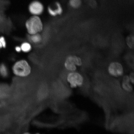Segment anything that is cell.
I'll return each mask as SVG.
<instances>
[{
	"label": "cell",
	"instance_id": "1",
	"mask_svg": "<svg viewBox=\"0 0 134 134\" xmlns=\"http://www.w3.org/2000/svg\"><path fill=\"white\" fill-rule=\"evenodd\" d=\"M50 98L49 83L46 80H41L38 83L35 92V101L38 103H44Z\"/></svg>",
	"mask_w": 134,
	"mask_h": 134
},
{
	"label": "cell",
	"instance_id": "2",
	"mask_svg": "<svg viewBox=\"0 0 134 134\" xmlns=\"http://www.w3.org/2000/svg\"><path fill=\"white\" fill-rule=\"evenodd\" d=\"M12 71L16 76L25 77L30 74L31 69L27 62L22 59L18 60L13 64L12 67Z\"/></svg>",
	"mask_w": 134,
	"mask_h": 134
},
{
	"label": "cell",
	"instance_id": "3",
	"mask_svg": "<svg viewBox=\"0 0 134 134\" xmlns=\"http://www.w3.org/2000/svg\"><path fill=\"white\" fill-rule=\"evenodd\" d=\"M25 26L28 32L31 35L40 32L43 27L41 19L36 15H34L28 19L25 23Z\"/></svg>",
	"mask_w": 134,
	"mask_h": 134
},
{
	"label": "cell",
	"instance_id": "4",
	"mask_svg": "<svg viewBox=\"0 0 134 134\" xmlns=\"http://www.w3.org/2000/svg\"><path fill=\"white\" fill-rule=\"evenodd\" d=\"M51 104L52 109L57 113L66 114L73 109V105L71 103L63 100H53Z\"/></svg>",
	"mask_w": 134,
	"mask_h": 134
},
{
	"label": "cell",
	"instance_id": "5",
	"mask_svg": "<svg viewBox=\"0 0 134 134\" xmlns=\"http://www.w3.org/2000/svg\"><path fill=\"white\" fill-rule=\"evenodd\" d=\"M67 81L70 84L72 88L81 87L84 83V78L80 73L75 71L70 72L67 78Z\"/></svg>",
	"mask_w": 134,
	"mask_h": 134
},
{
	"label": "cell",
	"instance_id": "6",
	"mask_svg": "<svg viewBox=\"0 0 134 134\" xmlns=\"http://www.w3.org/2000/svg\"><path fill=\"white\" fill-rule=\"evenodd\" d=\"M108 71L109 74L115 77L122 76L124 72L123 66L121 64L117 62L110 63L108 67Z\"/></svg>",
	"mask_w": 134,
	"mask_h": 134
},
{
	"label": "cell",
	"instance_id": "7",
	"mask_svg": "<svg viewBox=\"0 0 134 134\" xmlns=\"http://www.w3.org/2000/svg\"><path fill=\"white\" fill-rule=\"evenodd\" d=\"M28 8L31 14L36 16L41 14L44 10L43 3L38 0L32 1L29 5Z\"/></svg>",
	"mask_w": 134,
	"mask_h": 134
},
{
	"label": "cell",
	"instance_id": "8",
	"mask_svg": "<svg viewBox=\"0 0 134 134\" xmlns=\"http://www.w3.org/2000/svg\"><path fill=\"white\" fill-rule=\"evenodd\" d=\"M65 68L68 71L70 72L75 71L76 69L73 56H70L67 58L65 63Z\"/></svg>",
	"mask_w": 134,
	"mask_h": 134
},
{
	"label": "cell",
	"instance_id": "9",
	"mask_svg": "<svg viewBox=\"0 0 134 134\" xmlns=\"http://www.w3.org/2000/svg\"><path fill=\"white\" fill-rule=\"evenodd\" d=\"M9 71L8 67L4 63L0 64V75L3 78H6L9 76Z\"/></svg>",
	"mask_w": 134,
	"mask_h": 134
},
{
	"label": "cell",
	"instance_id": "10",
	"mask_svg": "<svg viewBox=\"0 0 134 134\" xmlns=\"http://www.w3.org/2000/svg\"><path fill=\"white\" fill-rule=\"evenodd\" d=\"M121 85L122 88L125 91L128 93L133 91V87L130 82L122 81Z\"/></svg>",
	"mask_w": 134,
	"mask_h": 134
},
{
	"label": "cell",
	"instance_id": "11",
	"mask_svg": "<svg viewBox=\"0 0 134 134\" xmlns=\"http://www.w3.org/2000/svg\"><path fill=\"white\" fill-rule=\"evenodd\" d=\"M82 4V0H69V5L74 9L79 8L81 5Z\"/></svg>",
	"mask_w": 134,
	"mask_h": 134
},
{
	"label": "cell",
	"instance_id": "12",
	"mask_svg": "<svg viewBox=\"0 0 134 134\" xmlns=\"http://www.w3.org/2000/svg\"><path fill=\"white\" fill-rule=\"evenodd\" d=\"M126 43L129 47L131 49H134V34H131L127 37Z\"/></svg>",
	"mask_w": 134,
	"mask_h": 134
},
{
	"label": "cell",
	"instance_id": "13",
	"mask_svg": "<svg viewBox=\"0 0 134 134\" xmlns=\"http://www.w3.org/2000/svg\"><path fill=\"white\" fill-rule=\"evenodd\" d=\"M21 51L23 52L27 53L31 49V46L29 43L24 42L21 44L20 46Z\"/></svg>",
	"mask_w": 134,
	"mask_h": 134
},
{
	"label": "cell",
	"instance_id": "14",
	"mask_svg": "<svg viewBox=\"0 0 134 134\" xmlns=\"http://www.w3.org/2000/svg\"><path fill=\"white\" fill-rule=\"evenodd\" d=\"M55 5L56 8L55 9H53L56 15L61 14L63 12V9L60 3L58 1L55 2Z\"/></svg>",
	"mask_w": 134,
	"mask_h": 134
},
{
	"label": "cell",
	"instance_id": "15",
	"mask_svg": "<svg viewBox=\"0 0 134 134\" xmlns=\"http://www.w3.org/2000/svg\"><path fill=\"white\" fill-rule=\"evenodd\" d=\"M30 36V41L35 43L39 42L41 40V37L38 33L31 35Z\"/></svg>",
	"mask_w": 134,
	"mask_h": 134
},
{
	"label": "cell",
	"instance_id": "16",
	"mask_svg": "<svg viewBox=\"0 0 134 134\" xmlns=\"http://www.w3.org/2000/svg\"><path fill=\"white\" fill-rule=\"evenodd\" d=\"M7 46V43L5 38L4 36H0V51L2 48H6Z\"/></svg>",
	"mask_w": 134,
	"mask_h": 134
},
{
	"label": "cell",
	"instance_id": "17",
	"mask_svg": "<svg viewBox=\"0 0 134 134\" xmlns=\"http://www.w3.org/2000/svg\"><path fill=\"white\" fill-rule=\"evenodd\" d=\"M74 60L76 66H80L82 65L81 60L80 58L76 56H73Z\"/></svg>",
	"mask_w": 134,
	"mask_h": 134
},
{
	"label": "cell",
	"instance_id": "18",
	"mask_svg": "<svg viewBox=\"0 0 134 134\" xmlns=\"http://www.w3.org/2000/svg\"><path fill=\"white\" fill-rule=\"evenodd\" d=\"M48 11L49 14L51 15V16H55L57 15L56 13H55V12L52 8L51 7L49 6L48 7Z\"/></svg>",
	"mask_w": 134,
	"mask_h": 134
},
{
	"label": "cell",
	"instance_id": "19",
	"mask_svg": "<svg viewBox=\"0 0 134 134\" xmlns=\"http://www.w3.org/2000/svg\"><path fill=\"white\" fill-rule=\"evenodd\" d=\"M130 82L132 84L134 85V73L131 72L129 75Z\"/></svg>",
	"mask_w": 134,
	"mask_h": 134
},
{
	"label": "cell",
	"instance_id": "20",
	"mask_svg": "<svg viewBox=\"0 0 134 134\" xmlns=\"http://www.w3.org/2000/svg\"><path fill=\"white\" fill-rule=\"evenodd\" d=\"M122 80H123L122 81L130 82L129 76L128 75H125L124 76Z\"/></svg>",
	"mask_w": 134,
	"mask_h": 134
},
{
	"label": "cell",
	"instance_id": "21",
	"mask_svg": "<svg viewBox=\"0 0 134 134\" xmlns=\"http://www.w3.org/2000/svg\"><path fill=\"white\" fill-rule=\"evenodd\" d=\"M15 50L17 53H20L21 51L20 46H17L15 47Z\"/></svg>",
	"mask_w": 134,
	"mask_h": 134
}]
</instances>
